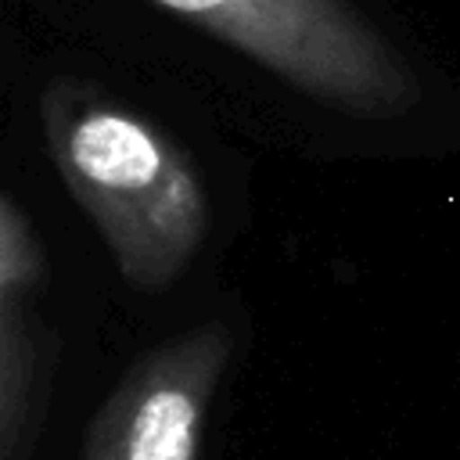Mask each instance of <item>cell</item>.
I'll return each mask as SVG.
<instances>
[{"instance_id":"3957f363","label":"cell","mask_w":460,"mask_h":460,"mask_svg":"<svg viewBox=\"0 0 460 460\" xmlns=\"http://www.w3.org/2000/svg\"><path fill=\"white\" fill-rule=\"evenodd\" d=\"M226 323H198L133 359L93 413L79 460H201L205 420L230 367Z\"/></svg>"},{"instance_id":"277c9868","label":"cell","mask_w":460,"mask_h":460,"mask_svg":"<svg viewBox=\"0 0 460 460\" xmlns=\"http://www.w3.org/2000/svg\"><path fill=\"white\" fill-rule=\"evenodd\" d=\"M50 385L36 302H0V460H29Z\"/></svg>"},{"instance_id":"5b68a950","label":"cell","mask_w":460,"mask_h":460,"mask_svg":"<svg viewBox=\"0 0 460 460\" xmlns=\"http://www.w3.org/2000/svg\"><path fill=\"white\" fill-rule=\"evenodd\" d=\"M29 212L14 194L0 198V302H36L47 262Z\"/></svg>"},{"instance_id":"6da1fadb","label":"cell","mask_w":460,"mask_h":460,"mask_svg":"<svg viewBox=\"0 0 460 460\" xmlns=\"http://www.w3.org/2000/svg\"><path fill=\"white\" fill-rule=\"evenodd\" d=\"M40 111L47 151L119 273L140 291L172 288L208 230L190 155L147 115L72 79L50 83Z\"/></svg>"},{"instance_id":"7a4b0ae2","label":"cell","mask_w":460,"mask_h":460,"mask_svg":"<svg viewBox=\"0 0 460 460\" xmlns=\"http://www.w3.org/2000/svg\"><path fill=\"white\" fill-rule=\"evenodd\" d=\"M198 22L295 90L367 119L417 104L413 68L349 0H155Z\"/></svg>"}]
</instances>
